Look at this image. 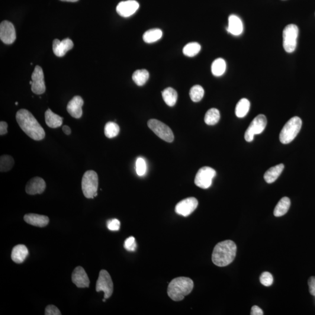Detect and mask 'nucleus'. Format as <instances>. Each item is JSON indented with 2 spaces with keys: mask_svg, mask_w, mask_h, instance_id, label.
<instances>
[{
  "mask_svg": "<svg viewBox=\"0 0 315 315\" xmlns=\"http://www.w3.org/2000/svg\"><path fill=\"white\" fill-rule=\"evenodd\" d=\"M162 98L165 104L169 107H173L178 99V93L172 88L168 87L162 92Z\"/></svg>",
  "mask_w": 315,
  "mask_h": 315,
  "instance_id": "nucleus-25",
  "label": "nucleus"
},
{
  "mask_svg": "<svg viewBox=\"0 0 315 315\" xmlns=\"http://www.w3.org/2000/svg\"><path fill=\"white\" fill-rule=\"evenodd\" d=\"M189 95L193 102H198L203 98L204 90L201 86L196 85L191 89Z\"/></svg>",
  "mask_w": 315,
  "mask_h": 315,
  "instance_id": "nucleus-34",
  "label": "nucleus"
},
{
  "mask_svg": "<svg viewBox=\"0 0 315 315\" xmlns=\"http://www.w3.org/2000/svg\"><path fill=\"white\" fill-rule=\"evenodd\" d=\"M308 285H309V290L310 294L315 297V277L312 276L308 279Z\"/></svg>",
  "mask_w": 315,
  "mask_h": 315,
  "instance_id": "nucleus-40",
  "label": "nucleus"
},
{
  "mask_svg": "<svg viewBox=\"0 0 315 315\" xmlns=\"http://www.w3.org/2000/svg\"><path fill=\"white\" fill-rule=\"evenodd\" d=\"M60 1L75 2L78 1L79 0H60Z\"/></svg>",
  "mask_w": 315,
  "mask_h": 315,
  "instance_id": "nucleus-44",
  "label": "nucleus"
},
{
  "mask_svg": "<svg viewBox=\"0 0 315 315\" xmlns=\"http://www.w3.org/2000/svg\"><path fill=\"white\" fill-rule=\"evenodd\" d=\"M149 73L146 69L136 70L132 76L133 81L138 86H143L147 82L149 79Z\"/></svg>",
  "mask_w": 315,
  "mask_h": 315,
  "instance_id": "nucleus-28",
  "label": "nucleus"
},
{
  "mask_svg": "<svg viewBox=\"0 0 315 315\" xmlns=\"http://www.w3.org/2000/svg\"><path fill=\"white\" fill-rule=\"evenodd\" d=\"M45 315H60L61 312L58 308L53 305H48L45 310Z\"/></svg>",
  "mask_w": 315,
  "mask_h": 315,
  "instance_id": "nucleus-39",
  "label": "nucleus"
},
{
  "mask_svg": "<svg viewBox=\"0 0 315 315\" xmlns=\"http://www.w3.org/2000/svg\"><path fill=\"white\" fill-rule=\"evenodd\" d=\"M32 81L31 89L34 94L41 95L46 91L44 74L42 69L40 66L35 67L32 75Z\"/></svg>",
  "mask_w": 315,
  "mask_h": 315,
  "instance_id": "nucleus-11",
  "label": "nucleus"
},
{
  "mask_svg": "<svg viewBox=\"0 0 315 315\" xmlns=\"http://www.w3.org/2000/svg\"><path fill=\"white\" fill-rule=\"evenodd\" d=\"M303 122L297 117L292 118L284 125L279 134V140L281 143L287 144L292 142L300 132Z\"/></svg>",
  "mask_w": 315,
  "mask_h": 315,
  "instance_id": "nucleus-4",
  "label": "nucleus"
},
{
  "mask_svg": "<svg viewBox=\"0 0 315 315\" xmlns=\"http://www.w3.org/2000/svg\"><path fill=\"white\" fill-rule=\"evenodd\" d=\"M124 247L127 251H135L137 248V243L136 240H135V237L133 236L128 237V238L125 240Z\"/></svg>",
  "mask_w": 315,
  "mask_h": 315,
  "instance_id": "nucleus-37",
  "label": "nucleus"
},
{
  "mask_svg": "<svg viewBox=\"0 0 315 315\" xmlns=\"http://www.w3.org/2000/svg\"><path fill=\"white\" fill-rule=\"evenodd\" d=\"M162 31L155 28L147 31L143 35V40L147 43H152L159 40L162 37Z\"/></svg>",
  "mask_w": 315,
  "mask_h": 315,
  "instance_id": "nucleus-26",
  "label": "nucleus"
},
{
  "mask_svg": "<svg viewBox=\"0 0 315 315\" xmlns=\"http://www.w3.org/2000/svg\"><path fill=\"white\" fill-rule=\"evenodd\" d=\"M251 315H263V312L261 308H259L258 306H253L251 309V313H250Z\"/></svg>",
  "mask_w": 315,
  "mask_h": 315,
  "instance_id": "nucleus-42",
  "label": "nucleus"
},
{
  "mask_svg": "<svg viewBox=\"0 0 315 315\" xmlns=\"http://www.w3.org/2000/svg\"><path fill=\"white\" fill-rule=\"evenodd\" d=\"M250 104L249 100L243 98L237 103L236 108V114L237 118H242L248 113Z\"/></svg>",
  "mask_w": 315,
  "mask_h": 315,
  "instance_id": "nucleus-29",
  "label": "nucleus"
},
{
  "mask_svg": "<svg viewBox=\"0 0 315 315\" xmlns=\"http://www.w3.org/2000/svg\"><path fill=\"white\" fill-rule=\"evenodd\" d=\"M8 124L5 121H1L0 122V135H5L8 133L7 130Z\"/></svg>",
  "mask_w": 315,
  "mask_h": 315,
  "instance_id": "nucleus-41",
  "label": "nucleus"
},
{
  "mask_svg": "<svg viewBox=\"0 0 315 315\" xmlns=\"http://www.w3.org/2000/svg\"><path fill=\"white\" fill-rule=\"evenodd\" d=\"M139 3L135 0H127L118 3L117 11L121 17L127 18L134 14L139 9Z\"/></svg>",
  "mask_w": 315,
  "mask_h": 315,
  "instance_id": "nucleus-14",
  "label": "nucleus"
},
{
  "mask_svg": "<svg viewBox=\"0 0 315 315\" xmlns=\"http://www.w3.org/2000/svg\"><path fill=\"white\" fill-rule=\"evenodd\" d=\"M73 46V41L69 38L64 39L62 41L56 39L53 42V53L57 57H63L65 56L67 52L72 49Z\"/></svg>",
  "mask_w": 315,
  "mask_h": 315,
  "instance_id": "nucleus-17",
  "label": "nucleus"
},
{
  "mask_svg": "<svg viewBox=\"0 0 315 315\" xmlns=\"http://www.w3.org/2000/svg\"><path fill=\"white\" fill-rule=\"evenodd\" d=\"M148 126L160 139L168 143H172L174 140V135L170 128L162 122L156 119H150L148 121Z\"/></svg>",
  "mask_w": 315,
  "mask_h": 315,
  "instance_id": "nucleus-7",
  "label": "nucleus"
},
{
  "mask_svg": "<svg viewBox=\"0 0 315 315\" xmlns=\"http://www.w3.org/2000/svg\"><path fill=\"white\" fill-rule=\"evenodd\" d=\"M236 251L237 247L233 241H223L214 247L212 254V261L218 267L227 266L234 261Z\"/></svg>",
  "mask_w": 315,
  "mask_h": 315,
  "instance_id": "nucleus-2",
  "label": "nucleus"
},
{
  "mask_svg": "<svg viewBox=\"0 0 315 315\" xmlns=\"http://www.w3.org/2000/svg\"><path fill=\"white\" fill-rule=\"evenodd\" d=\"M96 290L97 292L104 291L105 299L110 298L113 294V281L110 275L105 270H102L99 273V278L96 282Z\"/></svg>",
  "mask_w": 315,
  "mask_h": 315,
  "instance_id": "nucleus-9",
  "label": "nucleus"
},
{
  "mask_svg": "<svg viewBox=\"0 0 315 315\" xmlns=\"http://www.w3.org/2000/svg\"><path fill=\"white\" fill-rule=\"evenodd\" d=\"M260 281L262 285L266 286V287H269L273 283V276L269 272H263L260 276Z\"/></svg>",
  "mask_w": 315,
  "mask_h": 315,
  "instance_id": "nucleus-36",
  "label": "nucleus"
},
{
  "mask_svg": "<svg viewBox=\"0 0 315 315\" xmlns=\"http://www.w3.org/2000/svg\"><path fill=\"white\" fill-rule=\"evenodd\" d=\"M267 125V119L264 115H259L256 117L248 128H247L245 133V139L247 142H252L254 136L256 134H261L265 129Z\"/></svg>",
  "mask_w": 315,
  "mask_h": 315,
  "instance_id": "nucleus-10",
  "label": "nucleus"
},
{
  "mask_svg": "<svg viewBox=\"0 0 315 315\" xmlns=\"http://www.w3.org/2000/svg\"><path fill=\"white\" fill-rule=\"evenodd\" d=\"M120 132V127L115 122L109 121L105 126V134L109 139L117 137Z\"/></svg>",
  "mask_w": 315,
  "mask_h": 315,
  "instance_id": "nucleus-32",
  "label": "nucleus"
},
{
  "mask_svg": "<svg viewBox=\"0 0 315 315\" xmlns=\"http://www.w3.org/2000/svg\"><path fill=\"white\" fill-rule=\"evenodd\" d=\"M290 205L291 201L290 198L287 197H282L278 201V204L275 208V216L277 217L283 216L290 209Z\"/></svg>",
  "mask_w": 315,
  "mask_h": 315,
  "instance_id": "nucleus-24",
  "label": "nucleus"
},
{
  "mask_svg": "<svg viewBox=\"0 0 315 315\" xmlns=\"http://www.w3.org/2000/svg\"><path fill=\"white\" fill-rule=\"evenodd\" d=\"M299 30L297 25L290 24L283 31V47L287 53L294 52L297 45Z\"/></svg>",
  "mask_w": 315,
  "mask_h": 315,
  "instance_id": "nucleus-6",
  "label": "nucleus"
},
{
  "mask_svg": "<svg viewBox=\"0 0 315 315\" xmlns=\"http://www.w3.org/2000/svg\"><path fill=\"white\" fill-rule=\"evenodd\" d=\"M45 121L48 126L52 128H56L62 126L63 118L59 115L54 114L49 109L45 112Z\"/></svg>",
  "mask_w": 315,
  "mask_h": 315,
  "instance_id": "nucleus-22",
  "label": "nucleus"
},
{
  "mask_svg": "<svg viewBox=\"0 0 315 315\" xmlns=\"http://www.w3.org/2000/svg\"><path fill=\"white\" fill-rule=\"evenodd\" d=\"M220 114L219 111L215 108L209 109L204 117L205 123L210 126L216 124L219 121Z\"/></svg>",
  "mask_w": 315,
  "mask_h": 315,
  "instance_id": "nucleus-30",
  "label": "nucleus"
},
{
  "mask_svg": "<svg viewBox=\"0 0 315 315\" xmlns=\"http://www.w3.org/2000/svg\"><path fill=\"white\" fill-rule=\"evenodd\" d=\"M284 169V164L281 163L279 165L272 167L267 170L264 175L265 181L268 183L275 182L281 175V173Z\"/></svg>",
  "mask_w": 315,
  "mask_h": 315,
  "instance_id": "nucleus-23",
  "label": "nucleus"
},
{
  "mask_svg": "<svg viewBox=\"0 0 315 315\" xmlns=\"http://www.w3.org/2000/svg\"><path fill=\"white\" fill-rule=\"evenodd\" d=\"M215 175L216 172L214 169L208 166L202 167L196 174L195 184L201 189H208L211 186Z\"/></svg>",
  "mask_w": 315,
  "mask_h": 315,
  "instance_id": "nucleus-8",
  "label": "nucleus"
},
{
  "mask_svg": "<svg viewBox=\"0 0 315 315\" xmlns=\"http://www.w3.org/2000/svg\"><path fill=\"white\" fill-rule=\"evenodd\" d=\"M201 50L200 44L197 42L189 43L183 47V53L187 57H194L200 52Z\"/></svg>",
  "mask_w": 315,
  "mask_h": 315,
  "instance_id": "nucleus-31",
  "label": "nucleus"
},
{
  "mask_svg": "<svg viewBox=\"0 0 315 315\" xmlns=\"http://www.w3.org/2000/svg\"><path fill=\"white\" fill-rule=\"evenodd\" d=\"M83 101L81 96H76L67 105V110L74 118H79L82 115Z\"/></svg>",
  "mask_w": 315,
  "mask_h": 315,
  "instance_id": "nucleus-18",
  "label": "nucleus"
},
{
  "mask_svg": "<svg viewBox=\"0 0 315 315\" xmlns=\"http://www.w3.org/2000/svg\"><path fill=\"white\" fill-rule=\"evenodd\" d=\"M136 172L137 175L143 176L145 175L147 170V165L145 159L143 158H139L136 160Z\"/></svg>",
  "mask_w": 315,
  "mask_h": 315,
  "instance_id": "nucleus-35",
  "label": "nucleus"
},
{
  "mask_svg": "<svg viewBox=\"0 0 315 315\" xmlns=\"http://www.w3.org/2000/svg\"><path fill=\"white\" fill-rule=\"evenodd\" d=\"M72 281L78 288H88L89 286V279L85 270L79 266L74 270L72 274Z\"/></svg>",
  "mask_w": 315,
  "mask_h": 315,
  "instance_id": "nucleus-16",
  "label": "nucleus"
},
{
  "mask_svg": "<svg viewBox=\"0 0 315 315\" xmlns=\"http://www.w3.org/2000/svg\"><path fill=\"white\" fill-rule=\"evenodd\" d=\"M194 287L192 279L185 277H180L172 279L168 287V294L173 301H180L192 291Z\"/></svg>",
  "mask_w": 315,
  "mask_h": 315,
  "instance_id": "nucleus-3",
  "label": "nucleus"
},
{
  "mask_svg": "<svg viewBox=\"0 0 315 315\" xmlns=\"http://www.w3.org/2000/svg\"><path fill=\"white\" fill-rule=\"evenodd\" d=\"M16 120L19 127L31 139L40 141L45 137L43 128L27 109H22L18 111L16 114Z\"/></svg>",
  "mask_w": 315,
  "mask_h": 315,
  "instance_id": "nucleus-1",
  "label": "nucleus"
},
{
  "mask_svg": "<svg viewBox=\"0 0 315 315\" xmlns=\"http://www.w3.org/2000/svg\"><path fill=\"white\" fill-rule=\"evenodd\" d=\"M107 227L109 230L118 231L120 227V222L118 219H112L107 222Z\"/></svg>",
  "mask_w": 315,
  "mask_h": 315,
  "instance_id": "nucleus-38",
  "label": "nucleus"
},
{
  "mask_svg": "<svg viewBox=\"0 0 315 315\" xmlns=\"http://www.w3.org/2000/svg\"><path fill=\"white\" fill-rule=\"evenodd\" d=\"M0 39L3 43L11 44L16 39V32L14 25L8 21H2L0 25Z\"/></svg>",
  "mask_w": 315,
  "mask_h": 315,
  "instance_id": "nucleus-13",
  "label": "nucleus"
},
{
  "mask_svg": "<svg viewBox=\"0 0 315 315\" xmlns=\"http://www.w3.org/2000/svg\"><path fill=\"white\" fill-rule=\"evenodd\" d=\"M243 30V23L241 19L236 15H231L228 18V32L234 36H239L242 34Z\"/></svg>",
  "mask_w": 315,
  "mask_h": 315,
  "instance_id": "nucleus-20",
  "label": "nucleus"
},
{
  "mask_svg": "<svg viewBox=\"0 0 315 315\" xmlns=\"http://www.w3.org/2000/svg\"><path fill=\"white\" fill-rule=\"evenodd\" d=\"M27 246L24 245H18L13 248L11 253V259L16 263H23L28 255Z\"/></svg>",
  "mask_w": 315,
  "mask_h": 315,
  "instance_id": "nucleus-21",
  "label": "nucleus"
},
{
  "mask_svg": "<svg viewBox=\"0 0 315 315\" xmlns=\"http://www.w3.org/2000/svg\"><path fill=\"white\" fill-rule=\"evenodd\" d=\"M46 182L39 177H35L26 185L25 191L28 195H35L43 194L46 189Z\"/></svg>",
  "mask_w": 315,
  "mask_h": 315,
  "instance_id": "nucleus-15",
  "label": "nucleus"
},
{
  "mask_svg": "<svg viewBox=\"0 0 315 315\" xmlns=\"http://www.w3.org/2000/svg\"><path fill=\"white\" fill-rule=\"evenodd\" d=\"M198 204L197 199L195 197L185 198L176 204L175 212L182 216L188 217L196 210Z\"/></svg>",
  "mask_w": 315,
  "mask_h": 315,
  "instance_id": "nucleus-12",
  "label": "nucleus"
},
{
  "mask_svg": "<svg viewBox=\"0 0 315 315\" xmlns=\"http://www.w3.org/2000/svg\"><path fill=\"white\" fill-rule=\"evenodd\" d=\"M14 164V160L12 157L8 155L2 156L0 158V171H9L12 168Z\"/></svg>",
  "mask_w": 315,
  "mask_h": 315,
  "instance_id": "nucleus-33",
  "label": "nucleus"
},
{
  "mask_svg": "<svg viewBox=\"0 0 315 315\" xmlns=\"http://www.w3.org/2000/svg\"><path fill=\"white\" fill-rule=\"evenodd\" d=\"M63 131L64 134L66 135H70L72 133V130H71L70 127L68 126H64L63 127Z\"/></svg>",
  "mask_w": 315,
  "mask_h": 315,
  "instance_id": "nucleus-43",
  "label": "nucleus"
},
{
  "mask_svg": "<svg viewBox=\"0 0 315 315\" xmlns=\"http://www.w3.org/2000/svg\"><path fill=\"white\" fill-rule=\"evenodd\" d=\"M82 191L85 197L94 198L97 196L98 188V176L94 170H88L83 174L82 182Z\"/></svg>",
  "mask_w": 315,
  "mask_h": 315,
  "instance_id": "nucleus-5",
  "label": "nucleus"
},
{
  "mask_svg": "<svg viewBox=\"0 0 315 315\" xmlns=\"http://www.w3.org/2000/svg\"><path fill=\"white\" fill-rule=\"evenodd\" d=\"M26 223L35 227H44L49 223V217L37 214H27L24 216Z\"/></svg>",
  "mask_w": 315,
  "mask_h": 315,
  "instance_id": "nucleus-19",
  "label": "nucleus"
},
{
  "mask_svg": "<svg viewBox=\"0 0 315 315\" xmlns=\"http://www.w3.org/2000/svg\"><path fill=\"white\" fill-rule=\"evenodd\" d=\"M226 62L223 59L218 58L215 60L211 65V72L214 76H223L226 70Z\"/></svg>",
  "mask_w": 315,
  "mask_h": 315,
  "instance_id": "nucleus-27",
  "label": "nucleus"
},
{
  "mask_svg": "<svg viewBox=\"0 0 315 315\" xmlns=\"http://www.w3.org/2000/svg\"><path fill=\"white\" fill-rule=\"evenodd\" d=\"M18 104V102H15V105H17Z\"/></svg>",
  "mask_w": 315,
  "mask_h": 315,
  "instance_id": "nucleus-45",
  "label": "nucleus"
}]
</instances>
